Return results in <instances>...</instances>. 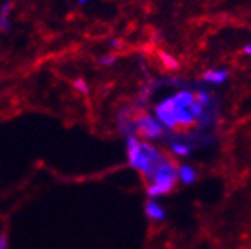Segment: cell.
Returning a JSON list of instances; mask_svg holds the SVG:
<instances>
[{
	"label": "cell",
	"mask_w": 251,
	"mask_h": 249,
	"mask_svg": "<svg viewBox=\"0 0 251 249\" xmlns=\"http://www.w3.org/2000/svg\"><path fill=\"white\" fill-rule=\"evenodd\" d=\"M227 78H228V73L225 70H207L202 77L204 81L211 83V84H222Z\"/></svg>",
	"instance_id": "9"
},
{
	"label": "cell",
	"mask_w": 251,
	"mask_h": 249,
	"mask_svg": "<svg viewBox=\"0 0 251 249\" xmlns=\"http://www.w3.org/2000/svg\"><path fill=\"white\" fill-rule=\"evenodd\" d=\"M169 152L176 158H188L193 152V147L190 142L173 139V141H169Z\"/></svg>",
	"instance_id": "7"
},
{
	"label": "cell",
	"mask_w": 251,
	"mask_h": 249,
	"mask_svg": "<svg viewBox=\"0 0 251 249\" xmlns=\"http://www.w3.org/2000/svg\"><path fill=\"white\" fill-rule=\"evenodd\" d=\"M195 101H198L199 104H202L205 109H208L211 106V95L207 91H198L195 93Z\"/></svg>",
	"instance_id": "11"
},
{
	"label": "cell",
	"mask_w": 251,
	"mask_h": 249,
	"mask_svg": "<svg viewBox=\"0 0 251 249\" xmlns=\"http://www.w3.org/2000/svg\"><path fill=\"white\" fill-rule=\"evenodd\" d=\"M176 176H178V182L188 186V185H193L198 181V171L193 165L184 162L176 167Z\"/></svg>",
	"instance_id": "6"
},
{
	"label": "cell",
	"mask_w": 251,
	"mask_h": 249,
	"mask_svg": "<svg viewBox=\"0 0 251 249\" xmlns=\"http://www.w3.org/2000/svg\"><path fill=\"white\" fill-rule=\"evenodd\" d=\"M78 2H80V3H84V2H87V0H78Z\"/></svg>",
	"instance_id": "15"
},
{
	"label": "cell",
	"mask_w": 251,
	"mask_h": 249,
	"mask_svg": "<svg viewBox=\"0 0 251 249\" xmlns=\"http://www.w3.org/2000/svg\"><path fill=\"white\" fill-rule=\"evenodd\" d=\"M144 213L147 216L149 220H152V222H164L166 217H167V213H166V209L164 206H162L156 199H149V201L146 202L144 205Z\"/></svg>",
	"instance_id": "5"
},
{
	"label": "cell",
	"mask_w": 251,
	"mask_h": 249,
	"mask_svg": "<svg viewBox=\"0 0 251 249\" xmlns=\"http://www.w3.org/2000/svg\"><path fill=\"white\" fill-rule=\"evenodd\" d=\"M175 109L176 104L173 101V96L162 99L159 104L155 106V118L159 121V124L164 129L169 130H176V119H175Z\"/></svg>",
	"instance_id": "4"
},
{
	"label": "cell",
	"mask_w": 251,
	"mask_h": 249,
	"mask_svg": "<svg viewBox=\"0 0 251 249\" xmlns=\"http://www.w3.org/2000/svg\"><path fill=\"white\" fill-rule=\"evenodd\" d=\"M176 167L178 165L175 164V160L167 155L155 165V168L150 173V176L146 179L147 181L146 193L149 199H158L175 190V186L178 183Z\"/></svg>",
	"instance_id": "2"
},
{
	"label": "cell",
	"mask_w": 251,
	"mask_h": 249,
	"mask_svg": "<svg viewBox=\"0 0 251 249\" xmlns=\"http://www.w3.org/2000/svg\"><path fill=\"white\" fill-rule=\"evenodd\" d=\"M0 249H9V243H8V234L5 229L0 231Z\"/></svg>",
	"instance_id": "13"
},
{
	"label": "cell",
	"mask_w": 251,
	"mask_h": 249,
	"mask_svg": "<svg viewBox=\"0 0 251 249\" xmlns=\"http://www.w3.org/2000/svg\"><path fill=\"white\" fill-rule=\"evenodd\" d=\"M110 34V26L109 24H104V23H95V24H91L89 28L86 31V37L87 39H104Z\"/></svg>",
	"instance_id": "8"
},
{
	"label": "cell",
	"mask_w": 251,
	"mask_h": 249,
	"mask_svg": "<svg viewBox=\"0 0 251 249\" xmlns=\"http://www.w3.org/2000/svg\"><path fill=\"white\" fill-rule=\"evenodd\" d=\"M173 99H175V103H176V106L188 109L195 101V93H192L190 91H181L173 96Z\"/></svg>",
	"instance_id": "10"
},
{
	"label": "cell",
	"mask_w": 251,
	"mask_h": 249,
	"mask_svg": "<svg viewBox=\"0 0 251 249\" xmlns=\"http://www.w3.org/2000/svg\"><path fill=\"white\" fill-rule=\"evenodd\" d=\"M126 152H127V162L129 165L143 174L147 179L155 165L166 156L158 147L150 144L149 141H143L138 136H127L126 138Z\"/></svg>",
	"instance_id": "1"
},
{
	"label": "cell",
	"mask_w": 251,
	"mask_h": 249,
	"mask_svg": "<svg viewBox=\"0 0 251 249\" xmlns=\"http://www.w3.org/2000/svg\"><path fill=\"white\" fill-rule=\"evenodd\" d=\"M74 87H75V91L80 92V93H87V92H89V87H87V83H86L83 78L74 80Z\"/></svg>",
	"instance_id": "12"
},
{
	"label": "cell",
	"mask_w": 251,
	"mask_h": 249,
	"mask_svg": "<svg viewBox=\"0 0 251 249\" xmlns=\"http://www.w3.org/2000/svg\"><path fill=\"white\" fill-rule=\"evenodd\" d=\"M135 136L143 141H158L166 136V129L161 126L155 116H150L144 112L135 115Z\"/></svg>",
	"instance_id": "3"
},
{
	"label": "cell",
	"mask_w": 251,
	"mask_h": 249,
	"mask_svg": "<svg viewBox=\"0 0 251 249\" xmlns=\"http://www.w3.org/2000/svg\"><path fill=\"white\" fill-rule=\"evenodd\" d=\"M245 52H247V54H250V55H251V45H248V46H247V47H245Z\"/></svg>",
	"instance_id": "14"
}]
</instances>
